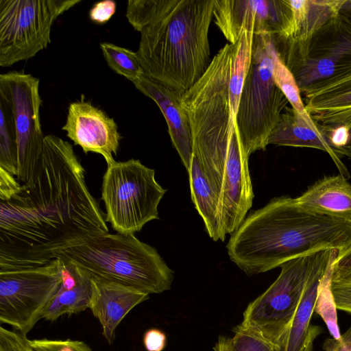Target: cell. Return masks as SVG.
I'll return each mask as SVG.
<instances>
[{
    "label": "cell",
    "mask_w": 351,
    "mask_h": 351,
    "mask_svg": "<svg viewBox=\"0 0 351 351\" xmlns=\"http://www.w3.org/2000/svg\"><path fill=\"white\" fill-rule=\"evenodd\" d=\"M344 5L351 9V0H346Z\"/></svg>",
    "instance_id": "cell-37"
},
{
    "label": "cell",
    "mask_w": 351,
    "mask_h": 351,
    "mask_svg": "<svg viewBox=\"0 0 351 351\" xmlns=\"http://www.w3.org/2000/svg\"><path fill=\"white\" fill-rule=\"evenodd\" d=\"M94 280L95 290L89 308L99 320L106 341L112 344L120 322L149 295L118 283Z\"/></svg>",
    "instance_id": "cell-17"
},
{
    "label": "cell",
    "mask_w": 351,
    "mask_h": 351,
    "mask_svg": "<svg viewBox=\"0 0 351 351\" xmlns=\"http://www.w3.org/2000/svg\"><path fill=\"white\" fill-rule=\"evenodd\" d=\"M60 260L62 263V282L42 317L51 322L64 315L69 316L89 308L95 290V282L89 273L71 262Z\"/></svg>",
    "instance_id": "cell-19"
},
{
    "label": "cell",
    "mask_w": 351,
    "mask_h": 351,
    "mask_svg": "<svg viewBox=\"0 0 351 351\" xmlns=\"http://www.w3.org/2000/svg\"><path fill=\"white\" fill-rule=\"evenodd\" d=\"M269 144L309 147L325 152L332 159L339 174L347 180L350 177L347 167L325 134L313 121L306 120L292 107L285 108L269 137Z\"/></svg>",
    "instance_id": "cell-18"
},
{
    "label": "cell",
    "mask_w": 351,
    "mask_h": 351,
    "mask_svg": "<svg viewBox=\"0 0 351 351\" xmlns=\"http://www.w3.org/2000/svg\"><path fill=\"white\" fill-rule=\"evenodd\" d=\"M167 190L155 178V171L139 160L108 166L101 185L106 221L120 234H134L158 219V207Z\"/></svg>",
    "instance_id": "cell-6"
},
{
    "label": "cell",
    "mask_w": 351,
    "mask_h": 351,
    "mask_svg": "<svg viewBox=\"0 0 351 351\" xmlns=\"http://www.w3.org/2000/svg\"><path fill=\"white\" fill-rule=\"evenodd\" d=\"M297 200L308 211L351 224V184L340 174L317 180Z\"/></svg>",
    "instance_id": "cell-20"
},
{
    "label": "cell",
    "mask_w": 351,
    "mask_h": 351,
    "mask_svg": "<svg viewBox=\"0 0 351 351\" xmlns=\"http://www.w3.org/2000/svg\"><path fill=\"white\" fill-rule=\"evenodd\" d=\"M57 258L75 264L95 280L149 295L169 290L173 280V270L156 249L134 234L108 233L64 250Z\"/></svg>",
    "instance_id": "cell-4"
},
{
    "label": "cell",
    "mask_w": 351,
    "mask_h": 351,
    "mask_svg": "<svg viewBox=\"0 0 351 351\" xmlns=\"http://www.w3.org/2000/svg\"><path fill=\"white\" fill-rule=\"evenodd\" d=\"M117 3L112 0L95 3L89 11L90 19L96 24L106 23L114 14Z\"/></svg>",
    "instance_id": "cell-32"
},
{
    "label": "cell",
    "mask_w": 351,
    "mask_h": 351,
    "mask_svg": "<svg viewBox=\"0 0 351 351\" xmlns=\"http://www.w3.org/2000/svg\"><path fill=\"white\" fill-rule=\"evenodd\" d=\"M317 253L282 264L278 277L263 293L248 304L239 326L263 338L280 351Z\"/></svg>",
    "instance_id": "cell-7"
},
{
    "label": "cell",
    "mask_w": 351,
    "mask_h": 351,
    "mask_svg": "<svg viewBox=\"0 0 351 351\" xmlns=\"http://www.w3.org/2000/svg\"><path fill=\"white\" fill-rule=\"evenodd\" d=\"M62 282V263L0 271V322L27 334L42 319Z\"/></svg>",
    "instance_id": "cell-9"
},
{
    "label": "cell",
    "mask_w": 351,
    "mask_h": 351,
    "mask_svg": "<svg viewBox=\"0 0 351 351\" xmlns=\"http://www.w3.org/2000/svg\"><path fill=\"white\" fill-rule=\"evenodd\" d=\"M143 344L147 351H162L167 344L166 335L157 328L149 329L144 334Z\"/></svg>",
    "instance_id": "cell-34"
},
{
    "label": "cell",
    "mask_w": 351,
    "mask_h": 351,
    "mask_svg": "<svg viewBox=\"0 0 351 351\" xmlns=\"http://www.w3.org/2000/svg\"><path fill=\"white\" fill-rule=\"evenodd\" d=\"M254 38L252 32L243 29L237 41L232 44L229 87L231 111L235 119L244 82L252 62Z\"/></svg>",
    "instance_id": "cell-22"
},
{
    "label": "cell",
    "mask_w": 351,
    "mask_h": 351,
    "mask_svg": "<svg viewBox=\"0 0 351 351\" xmlns=\"http://www.w3.org/2000/svg\"><path fill=\"white\" fill-rule=\"evenodd\" d=\"M108 66L130 82L144 75L136 52L110 43L99 45Z\"/></svg>",
    "instance_id": "cell-25"
},
{
    "label": "cell",
    "mask_w": 351,
    "mask_h": 351,
    "mask_svg": "<svg viewBox=\"0 0 351 351\" xmlns=\"http://www.w3.org/2000/svg\"><path fill=\"white\" fill-rule=\"evenodd\" d=\"M188 173L192 202L204 221L207 234L214 241H224L226 235L221 222L218 197L194 155Z\"/></svg>",
    "instance_id": "cell-21"
},
{
    "label": "cell",
    "mask_w": 351,
    "mask_h": 351,
    "mask_svg": "<svg viewBox=\"0 0 351 351\" xmlns=\"http://www.w3.org/2000/svg\"><path fill=\"white\" fill-rule=\"evenodd\" d=\"M274 77L277 86L285 95L291 107L306 120L313 121L308 115L300 96V90L293 73L276 51L274 55Z\"/></svg>",
    "instance_id": "cell-26"
},
{
    "label": "cell",
    "mask_w": 351,
    "mask_h": 351,
    "mask_svg": "<svg viewBox=\"0 0 351 351\" xmlns=\"http://www.w3.org/2000/svg\"><path fill=\"white\" fill-rule=\"evenodd\" d=\"M346 0H287L286 22L273 36L278 54L291 70L308 56L313 39L336 18Z\"/></svg>",
    "instance_id": "cell-11"
},
{
    "label": "cell",
    "mask_w": 351,
    "mask_h": 351,
    "mask_svg": "<svg viewBox=\"0 0 351 351\" xmlns=\"http://www.w3.org/2000/svg\"><path fill=\"white\" fill-rule=\"evenodd\" d=\"M337 251L327 250L317 253L290 328L280 351H312L315 339L322 329L311 325L322 283Z\"/></svg>",
    "instance_id": "cell-15"
},
{
    "label": "cell",
    "mask_w": 351,
    "mask_h": 351,
    "mask_svg": "<svg viewBox=\"0 0 351 351\" xmlns=\"http://www.w3.org/2000/svg\"><path fill=\"white\" fill-rule=\"evenodd\" d=\"M135 87L159 107L172 144L187 171L193 157V143L187 112L180 95L145 75L132 81Z\"/></svg>",
    "instance_id": "cell-16"
},
{
    "label": "cell",
    "mask_w": 351,
    "mask_h": 351,
    "mask_svg": "<svg viewBox=\"0 0 351 351\" xmlns=\"http://www.w3.org/2000/svg\"><path fill=\"white\" fill-rule=\"evenodd\" d=\"M0 351H35L27 335L0 327Z\"/></svg>",
    "instance_id": "cell-30"
},
{
    "label": "cell",
    "mask_w": 351,
    "mask_h": 351,
    "mask_svg": "<svg viewBox=\"0 0 351 351\" xmlns=\"http://www.w3.org/2000/svg\"><path fill=\"white\" fill-rule=\"evenodd\" d=\"M330 291L335 308L351 314V284L330 280Z\"/></svg>",
    "instance_id": "cell-31"
},
{
    "label": "cell",
    "mask_w": 351,
    "mask_h": 351,
    "mask_svg": "<svg viewBox=\"0 0 351 351\" xmlns=\"http://www.w3.org/2000/svg\"><path fill=\"white\" fill-rule=\"evenodd\" d=\"M287 12V0H215L213 18L225 38L233 44L243 29L254 35H278Z\"/></svg>",
    "instance_id": "cell-12"
},
{
    "label": "cell",
    "mask_w": 351,
    "mask_h": 351,
    "mask_svg": "<svg viewBox=\"0 0 351 351\" xmlns=\"http://www.w3.org/2000/svg\"><path fill=\"white\" fill-rule=\"evenodd\" d=\"M0 99L12 114L16 137V179L25 183L38 164L45 138L40 117L43 101L39 79L20 71L1 74Z\"/></svg>",
    "instance_id": "cell-10"
},
{
    "label": "cell",
    "mask_w": 351,
    "mask_h": 351,
    "mask_svg": "<svg viewBox=\"0 0 351 351\" xmlns=\"http://www.w3.org/2000/svg\"><path fill=\"white\" fill-rule=\"evenodd\" d=\"M73 146L45 136L31 177L0 202V271L47 265L69 247L109 233Z\"/></svg>",
    "instance_id": "cell-1"
},
{
    "label": "cell",
    "mask_w": 351,
    "mask_h": 351,
    "mask_svg": "<svg viewBox=\"0 0 351 351\" xmlns=\"http://www.w3.org/2000/svg\"><path fill=\"white\" fill-rule=\"evenodd\" d=\"M234 332V335L230 339L231 351H278L268 341L239 325Z\"/></svg>",
    "instance_id": "cell-27"
},
{
    "label": "cell",
    "mask_w": 351,
    "mask_h": 351,
    "mask_svg": "<svg viewBox=\"0 0 351 351\" xmlns=\"http://www.w3.org/2000/svg\"><path fill=\"white\" fill-rule=\"evenodd\" d=\"M180 0H130L126 8V18L133 28L141 32L172 11Z\"/></svg>",
    "instance_id": "cell-23"
},
{
    "label": "cell",
    "mask_w": 351,
    "mask_h": 351,
    "mask_svg": "<svg viewBox=\"0 0 351 351\" xmlns=\"http://www.w3.org/2000/svg\"><path fill=\"white\" fill-rule=\"evenodd\" d=\"M14 176L0 168V202L10 199L16 193L21 186Z\"/></svg>",
    "instance_id": "cell-33"
},
{
    "label": "cell",
    "mask_w": 351,
    "mask_h": 351,
    "mask_svg": "<svg viewBox=\"0 0 351 351\" xmlns=\"http://www.w3.org/2000/svg\"><path fill=\"white\" fill-rule=\"evenodd\" d=\"M276 51L271 35H254L252 62L236 114V124L248 156L265 150L289 103L274 80Z\"/></svg>",
    "instance_id": "cell-5"
},
{
    "label": "cell",
    "mask_w": 351,
    "mask_h": 351,
    "mask_svg": "<svg viewBox=\"0 0 351 351\" xmlns=\"http://www.w3.org/2000/svg\"><path fill=\"white\" fill-rule=\"evenodd\" d=\"M0 168L17 174L16 137L12 112L0 99Z\"/></svg>",
    "instance_id": "cell-24"
},
{
    "label": "cell",
    "mask_w": 351,
    "mask_h": 351,
    "mask_svg": "<svg viewBox=\"0 0 351 351\" xmlns=\"http://www.w3.org/2000/svg\"><path fill=\"white\" fill-rule=\"evenodd\" d=\"M330 280L351 284V243L337 252L330 265Z\"/></svg>",
    "instance_id": "cell-28"
},
{
    "label": "cell",
    "mask_w": 351,
    "mask_h": 351,
    "mask_svg": "<svg viewBox=\"0 0 351 351\" xmlns=\"http://www.w3.org/2000/svg\"><path fill=\"white\" fill-rule=\"evenodd\" d=\"M35 351H93L84 341L72 339L29 340Z\"/></svg>",
    "instance_id": "cell-29"
},
{
    "label": "cell",
    "mask_w": 351,
    "mask_h": 351,
    "mask_svg": "<svg viewBox=\"0 0 351 351\" xmlns=\"http://www.w3.org/2000/svg\"><path fill=\"white\" fill-rule=\"evenodd\" d=\"M305 108L324 134L335 128H351V56L341 60L334 73L301 91Z\"/></svg>",
    "instance_id": "cell-13"
},
{
    "label": "cell",
    "mask_w": 351,
    "mask_h": 351,
    "mask_svg": "<svg viewBox=\"0 0 351 351\" xmlns=\"http://www.w3.org/2000/svg\"><path fill=\"white\" fill-rule=\"evenodd\" d=\"M324 348L326 351H351V326L338 339H326Z\"/></svg>",
    "instance_id": "cell-35"
},
{
    "label": "cell",
    "mask_w": 351,
    "mask_h": 351,
    "mask_svg": "<svg viewBox=\"0 0 351 351\" xmlns=\"http://www.w3.org/2000/svg\"><path fill=\"white\" fill-rule=\"evenodd\" d=\"M62 130L85 154L93 152L103 156L107 166L116 161L121 136L113 118L84 100L72 102L68 108L65 124Z\"/></svg>",
    "instance_id": "cell-14"
},
{
    "label": "cell",
    "mask_w": 351,
    "mask_h": 351,
    "mask_svg": "<svg viewBox=\"0 0 351 351\" xmlns=\"http://www.w3.org/2000/svg\"><path fill=\"white\" fill-rule=\"evenodd\" d=\"M81 0H0V66L35 56L51 43L58 16Z\"/></svg>",
    "instance_id": "cell-8"
},
{
    "label": "cell",
    "mask_w": 351,
    "mask_h": 351,
    "mask_svg": "<svg viewBox=\"0 0 351 351\" xmlns=\"http://www.w3.org/2000/svg\"><path fill=\"white\" fill-rule=\"evenodd\" d=\"M213 350L214 351H231L230 338L219 336Z\"/></svg>",
    "instance_id": "cell-36"
},
{
    "label": "cell",
    "mask_w": 351,
    "mask_h": 351,
    "mask_svg": "<svg viewBox=\"0 0 351 351\" xmlns=\"http://www.w3.org/2000/svg\"><path fill=\"white\" fill-rule=\"evenodd\" d=\"M215 0H180L140 33L136 51L144 75L182 96L211 60L208 39Z\"/></svg>",
    "instance_id": "cell-3"
},
{
    "label": "cell",
    "mask_w": 351,
    "mask_h": 351,
    "mask_svg": "<svg viewBox=\"0 0 351 351\" xmlns=\"http://www.w3.org/2000/svg\"><path fill=\"white\" fill-rule=\"evenodd\" d=\"M351 243V224L303 208L297 197L271 199L251 212L231 234L226 246L230 261L247 276L284 263Z\"/></svg>",
    "instance_id": "cell-2"
}]
</instances>
